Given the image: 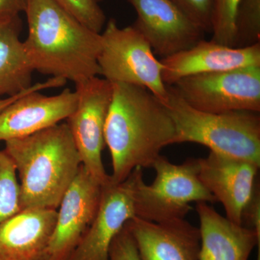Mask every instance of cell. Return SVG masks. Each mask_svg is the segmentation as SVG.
<instances>
[{"label": "cell", "instance_id": "obj_13", "mask_svg": "<svg viewBox=\"0 0 260 260\" xmlns=\"http://www.w3.org/2000/svg\"><path fill=\"white\" fill-rule=\"evenodd\" d=\"M127 2L137 13L133 26L145 37L155 54L167 57L204 39V30L171 0Z\"/></svg>", "mask_w": 260, "mask_h": 260}, {"label": "cell", "instance_id": "obj_24", "mask_svg": "<svg viewBox=\"0 0 260 260\" xmlns=\"http://www.w3.org/2000/svg\"><path fill=\"white\" fill-rule=\"evenodd\" d=\"M109 260H141L134 239L126 224L113 241Z\"/></svg>", "mask_w": 260, "mask_h": 260}, {"label": "cell", "instance_id": "obj_6", "mask_svg": "<svg viewBox=\"0 0 260 260\" xmlns=\"http://www.w3.org/2000/svg\"><path fill=\"white\" fill-rule=\"evenodd\" d=\"M101 35L98 63L104 79L143 87L164 101L168 90L162 79V64L145 37L133 25L119 28L114 19L108 21Z\"/></svg>", "mask_w": 260, "mask_h": 260}, {"label": "cell", "instance_id": "obj_28", "mask_svg": "<svg viewBox=\"0 0 260 260\" xmlns=\"http://www.w3.org/2000/svg\"><path fill=\"white\" fill-rule=\"evenodd\" d=\"M256 260H258V259H256Z\"/></svg>", "mask_w": 260, "mask_h": 260}, {"label": "cell", "instance_id": "obj_11", "mask_svg": "<svg viewBox=\"0 0 260 260\" xmlns=\"http://www.w3.org/2000/svg\"><path fill=\"white\" fill-rule=\"evenodd\" d=\"M102 186L81 165L57 209L55 226L41 260H68L99 208Z\"/></svg>", "mask_w": 260, "mask_h": 260}, {"label": "cell", "instance_id": "obj_18", "mask_svg": "<svg viewBox=\"0 0 260 260\" xmlns=\"http://www.w3.org/2000/svg\"><path fill=\"white\" fill-rule=\"evenodd\" d=\"M20 17L0 20V99L21 93L32 85V68L20 39Z\"/></svg>", "mask_w": 260, "mask_h": 260}, {"label": "cell", "instance_id": "obj_10", "mask_svg": "<svg viewBox=\"0 0 260 260\" xmlns=\"http://www.w3.org/2000/svg\"><path fill=\"white\" fill-rule=\"evenodd\" d=\"M66 83L63 78L51 77L0 111V142L28 136L68 119L76 108V92L66 88L51 96L40 93Z\"/></svg>", "mask_w": 260, "mask_h": 260}, {"label": "cell", "instance_id": "obj_23", "mask_svg": "<svg viewBox=\"0 0 260 260\" xmlns=\"http://www.w3.org/2000/svg\"><path fill=\"white\" fill-rule=\"evenodd\" d=\"M205 32L213 26L214 0H171Z\"/></svg>", "mask_w": 260, "mask_h": 260}, {"label": "cell", "instance_id": "obj_20", "mask_svg": "<svg viewBox=\"0 0 260 260\" xmlns=\"http://www.w3.org/2000/svg\"><path fill=\"white\" fill-rule=\"evenodd\" d=\"M260 43V0H241L235 20L234 47Z\"/></svg>", "mask_w": 260, "mask_h": 260}, {"label": "cell", "instance_id": "obj_3", "mask_svg": "<svg viewBox=\"0 0 260 260\" xmlns=\"http://www.w3.org/2000/svg\"><path fill=\"white\" fill-rule=\"evenodd\" d=\"M5 143L20 179L21 210H57L82 165L68 124Z\"/></svg>", "mask_w": 260, "mask_h": 260}, {"label": "cell", "instance_id": "obj_5", "mask_svg": "<svg viewBox=\"0 0 260 260\" xmlns=\"http://www.w3.org/2000/svg\"><path fill=\"white\" fill-rule=\"evenodd\" d=\"M152 168L155 180L145 184L143 177L136 189V217L153 222L184 218L190 203H217L200 180L198 158H189L180 165L160 155Z\"/></svg>", "mask_w": 260, "mask_h": 260}, {"label": "cell", "instance_id": "obj_17", "mask_svg": "<svg viewBox=\"0 0 260 260\" xmlns=\"http://www.w3.org/2000/svg\"><path fill=\"white\" fill-rule=\"evenodd\" d=\"M57 210L27 208L0 223V260H41L55 226Z\"/></svg>", "mask_w": 260, "mask_h": 260}, {"label": "cell", "instance_id": "obj_26", "mask_svg": "<svg viewBox=\"0 0 260 260\" xmlns=\"http://www.w3.org/2000/svg\"><path fill=\"white\" fill-rule=\"evenodd\" d=\"M34 87H35V84H34V85H32L30 88L26 89V90H23L21 93L17 94V95H13V96L5 98V99H0V111L4 109L5 107L9 106L10 104L14 102L15 101H16L17 99H19V98L21 97L22 95H25V93H28V92L31 90Z\"/></svg>", "mask_w": 260, "mask_h": 260}, {"label": "cell", "instance_id": "obj_2", "mask_svg": "<svg viewBox=\"0 0 260 260\" xmlns=\"http://www.w3.org/2000/svg\"><path fill=\"white\" fill-rule=\"evenodd\" d=\"M28 34L23 42L34 71L75 84L100 75L102 35L54 0H27Z\"/></svg>", "mask_w": 260, "mask_h": 260}, {"label": "cell", "instance_id": "obj_27", "mask_svg": "<svg viewBox=\"0 0 260 260\" xmlns=\"http://www.w3.org/2000/svg\"><path fill=\"white\" fill-rule=\"evenodd\" d=\"M97 2L101 1V0H96Z\"/></svg>", "mask_w": 260, "mask_h": 260}, {"label": "cell", "instance_id": "obj_12", "mask_svg": "<svg viewBox=\"0 0 260 260\" xmlns=\"http://www.w3.org/2000/svg\"><path fill=\"white\" fill-rule=\"evenodd\" d=\"M199 177L216 202L221 203L226 218L243 225V215L259 188L258 171L254 162L210 152L198 158Z\"/></svg>", "mask_w": 260, "mask_h": 260}, {"label": "cell", "instance_id": "obj_21", "mask_svg": "<svg viewBox=\"0 0 260 260\" xmlns=\"http://www.w3.org/2000/svg\"><path fill=\"white\" fill-rule=\"evenodd\" d=\"M240 1L214 0L212 41L229 47L234 46L236 15Z\"/></svg>", "mask_w": 260, "mask_h": 260}, {"label": "cell", "instance_id": "obj_25", "mask_svg": "<svg viewBox=\"0 0 260 260\" xmlns=\"http://www.w3.org/2000/svg\"><path fill=\"white\" fill-rule=\"evenodd\" d=\"M27 0H0V20L19 16L25 12Z\"/></svg>", "mask_w": 260, "mask_h": 260}, {"label": "cell", "instance_id": "obj_19", "mask_svg": "<svg viewBox=\"0 0 260 260\" xmlns=\"http://www.w3.org/2000/svg\"><path fill=\"white\" fill-rule=\"evenodd\" d=\"M21 210L16 167L5 150H0V223Z\"/></svg>", "mask_w": 260, "mask_h": 260}, {"label": "cell", "instance_id": "obj_9", "mask_svg": "<svg viewBox=\"0 0 260 260\" xmlns=\"http://www.w3.org/2000/svg\"><path fill=\"white\" fill-rule=\"evenodd\" d=\"M143 177V169L136 168L122 182L102 186L95 218L68 260H109L113 241L136 217V189Z\"/></svg>", "mask_w": 260, "mask_h": 260}, {"label": "cell", "instance_id": "obj_15", "mask_svg": "<svg viewBox=\"0 0 260 260\" xmlns=\"http://www.w3.org/2000/svg\"><path fill=\"white\" fill-rule=\"evenodd\" d=\"M126 226L141 260H199V228L184 218L158 223L135 217Z\"/></svg>", "mask_w": 260, "mask_h": 260}, {"label": "cell", "instance_id": "obj_4", "mask_svg": "<svg viewBox=\"0 0 260 260\" xmlns=\"http://www.w3.org/2000/svg\"><path fill=\"white\" fill-rule=\"evenodd\" d=\"M160 101L175 127L173 145L194 143L210 151L243 159L260 166L259 113L239 111L213 114L188 105L172 85Z\"/></svg>", "mask_w": 260, "mask_h": 260}, {"label": "cell", "instance_id": "obj_1", "mask_svg": "<svg viewBox=\"0 0 260 260\" xmlns=\"http://www.w3.org/2000/svg\"><path fill=\"white\" fill-rule=\"evenodd\" d=\"M112 85L105 143L112 158L111 182L118 184L136 168H152L162 149L173 145L175 127L167 108L146 88Z\"/></svg>", "mask_w": 260, "mask_h": 260}, {"label": "cell", "instance_id": "obj_7", "mask_svg": "<svg viewBox=\"0 0 260 260\" xmlns=\"http://www.w3.org/2000/svg\"><path fill=\"white\" fill-rule=\"evenodd\" d=\"M172 86L188 105L201 112H260V66L191 75Z\"/></svg>", "mask_w": 260, "mask_h": 260}, {"label": "cell", "instance_id": "obj_14", "mask_svg": "<svg viewBox=\"0 0 260 260\" xmlns=\"http://www.w3.org/2000/svg\"><path fill=\"white\" fill-rule=\"evenodd\" d=\"M160 61L162 81L167 85H174L191 75L260 66V43L238 48L203 39L189 49L162 58Z\"/></svg>", "mask_w": 260, "mask_h": 260}, {"label": "cell", "instance_id": "obj_16", "mask_svg": "<svg viewBox=\"0 0 260 260\" xmlns=\"http://www.w3.org/2000/svg\"><path fill=\"white\" fill-rule=\"evenodd\" d=\"M199 217V260H249L257 246L260 234L254 229L231 221L208 203H197Z\"/></svg>", "mask_w": 260, "mask_h": 260}, {"label": "cell", "instance_id": "obj_22", "mask_svg": "<svg viewBox=\"0 0 260 260\" xmlns=\"http://www.w3.org/2000/svg\"><path fill=\"white\" fill-rule=\"evenodd\" d=\"M54 1L90 30L102 34L106 23V15L96 0Z\"/></svg>", "mask_w": 260, "mask_h": 260}, {"label": "cell", "instance_id": "obj_8", "mask_svg": "<svg viewBox=\"0 0 260 260\" xmlns=\"http://www.w3.org/2000/svg\"><path fill=\"white\" fill-rule=\"evenodd\" d=\"M78 103L67 119L82 165L102 186L110 182L102 160L105 126L113 96V85L94 77L75 84Z\"/></svg>", "mask_w": 260, "mask_h": 260}]
</instances>
